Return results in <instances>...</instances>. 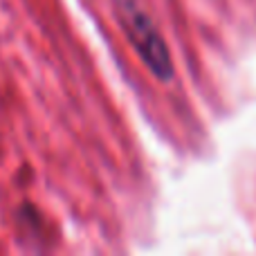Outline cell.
<instances>
[{"label":"cell","mask_w":256,"mask_h":256,"mask_svg":"<svg viewBox=\"0 0 256 256\" xmlns=\"http://www.w3.org/2000/svg\"><path fill=\"white\" fill-rule=\"evenodd\" d=\"M115 14L124 34L130 40V45L140 54L144 66L153 72L155 79L171 81L173 72H176L173 70L171 52H168L155 22L142 9V4L137 0H115Z\"/></svg>","instance_id":"cell-1"}]
</instances>
